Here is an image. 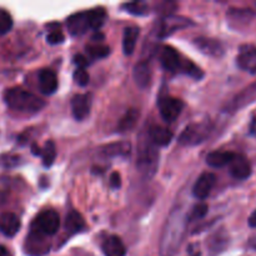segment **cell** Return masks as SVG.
I'll return each instance as SVG.
<instances>
[{
    "mask_svg": "<svg viewBox=\"0 0 256 256\" xmlns=\"http://www.w3.org/2000/svg\"><path fill=\"white\" fill-rule=\"evenodd\" d=\"M189 218L182 209H175L168 218L160 239V252L162 256H172L179 249L184 238Z\"/></svg>",
    "mask_w": 256,
    "mask_h": 256,
    "instance_id": "cell-1",
    "label": "cell"
},
{
    "mask_svg": "<svg viewBox=\"0 0 256 256\" xmlns=\"http://www.w3.org/2000/svg\"><path fill=\"white\" fill-rule=\"evenodd\" d=\"M4 102L10 109L20 112H38L45 106L42 98L22 88H10L5 92Z\"/></svg>",
    "mask_w": 256,
    "mask_h": 256,
    "instance_id": "cell-2",
    "label": "cell"
},
{
    "mask_svg": "<svg viewBox=\"0 0 256 256\" xmlns=\"http://www.w3.org/2000/svg\"><path fill=\"white\" fill-rule=\"evenodd\" d=\"M162 65L168 70L172 72H182L194 79L199 80L204 76V72L199 66L194 64L192 62L186 59H182L179 52L172 46L162 48V55H160Z\"/></svg>",
    "mask_w": 256,
    "mask_h": 256,
    "instance_id": "cell-3",
    "label": "cell"
},
{
    "mask_svg": "<svg viewBox=\"0 0 256 256\" xmlns=\"http://www.w3.org/2000/svg\"><path fill=\"white\" fill-rule=\"evenodd\" d=\"M138 170L145 179H150L156 172L159 165V152L156 150V145L150 140L148 135V140L142 142L138 152Z\"/></svg>",
    "mask_w": 256,
    "mask_h": 256,
    "instance_id": "cell-4",
    "label": "cell"
},
{
    "mask_svg": "<svg viewBox=\"0 0 256 256\" xmlns=\"http://www.w3.org/2000/svg\"><path fill=\"white\" fill-rule=\"evenodd\" d=\"M212 126L209 122H192L182 130L179 136V142L184 146H194L202 144L209 138Z\"/></svg>",
    "mask_w": 256,
    "mask_h": 256,
    "instance_id": "cell-5",
    "label": "cell"
},
{
    "mask_svg": "<svg viewBox=\"0 0 256 256\" xmlns=\"http://www.w3.org/2000/svg\"><path fill=\"white\" fill-rule=\"evenodd\" d=\"M60 218L54 210H44L35 218L32 230L44 236H52L59 230Z\"/></svg>",
    "mask_w": 256,
    "mask_h": 256,
    "instance_id": "cell-6",
    "label": "cell"
},
{
    "mask_svg": "<svg viewBox=\"0 0 256 256\" xmlns=\"http://www.w3.org/2000/svg\"><path fill=\"white\" fill-rule=\"evenodd\" d=\"M160 115L168 122H172L179 118L184 109V102L172 96H162L158 102Z\"/></svg>",
    "mask_w": 256,
    "mask_h": 256,
    "instance_id": "cell-7",
    "label": "cell"
},
{
    "mask_svg": "<svg viewBox=\"0 0 256 256\" xmlns=\"http://www.w3.org/2000/svg\"><path fill=\"white\" fill-rule=\"evenodd\" d=\"M66 25L69 32L74 36L82 35L92 28V18H90V10L82 12H75L70 15L66 19Z\"/></svg>",
    "mask_w": 256,
    "mask_h": 256,
    "instance_id": "cell-8",
    "label": "cell"
},
{
    "mask_svg": "<svg viewBox=\"0 0 256 256\" xmlns=\"http://www.w3.org/2000/svg\"><path fill=\"white\" fill-rule=\"evenodd\" d=\"M238 66L242 70H249L256 74V46L252 44H244L239 48L236 58Z\"/></svg>",
    "mask_w": 256,
    "mask_h": 256,
    "instance_id": "cell-9",
    "label": "cell"
},
{
    "mask_svg": "<svg viewBox=\"0 0 256 256\" xmlns=\"http://www.w3.org/2000/svg\"><path fill=\"white\" fill-rule=\"evenodd\" d=\"M194 45L200 52L209 55V56L220 58L225 52V48L222 42L218 39H212V38H196V39H194Z\"/></svg>",
    "mask_w": 256,
    "mask_h": 256,
    "instance_id": "cell-10",
    "label": "cell"
},
{
    "mask_svg": "<svg viewBox=\"0 0 256 256\" xmlns=\"http://www.w3.org/2000/svg\"><path fill=\"white\" fill-rule=\"evenodd\" d=\"M189 25H192V22H190V19H186V18L182 16H170L165 18L162 22H160L159 26V35L162 38L169 36L172 32H178L180 29H184V28H188Z\"/></svg>",
    "mask_w": 256,
    "mask_h": 256,
    "instance_id": "cell-11",
    "label": "cell"
},
{
    "mask_svg": "<svg viewBox=\"0 0 256 256\" xmlns=\"http://www.w3.org/2000/svg\"><path fill=\"white\" fill-rule=\"evenodd\" d=\"M229 172L235 179L245 180L252 175V165L244 155L235 154L234 159L229 164Z\"/></svg>",
    "mask_w": 256,
    "mask_h": 256,
    "instance_id": "cell-12",
    "label": "cell"
},
{
    "mask_svg": "<svg viewBox=\"0 0 256 256\" xmlns=\"http://www.w3.org/2000/svg\"><path fill=\"white\" fill-rule=\"evenodd\" d=\"M92 96L89 94H78L72 99V112L76 120H84L90 114Z\"/></svg>",
    "mask_w": 256,
    "mask_h": 256,
    "instance_id": "cell-13",
    "label": "cell"
},
{
    "mask_svg": "<svg viewBox=\"0 0 256 256\" xmlns=\"http://www.w3.org/2000/svg\"><path fill=\"white\" fill-rule=\"evenodd\" d=\"M215 182H216V176L212 172H202L195 182L192 192L198 199H205L212 192Z\"/></svg>",
    "mask_w": 256,
    "mask_h": 256,
    "instance_id": "cell-14",
    "label": "cell"
},
{
    "mask_svg": "<svg viewBox=\"0 0 256 256\" xmlns=\"http://www.w3.org/2000/svg\"><path fill=\"white\" fill-rule=\"evenodd\" d=\"M22 222L14 212H2L0 215V232L5 236L12 238L18 234Z\"/></svg>",
    "mask_w": 256,
    "mask_h": 256,
    "instance_id": "cell-15",
    "label": "cell"
},
{
    "mask_svg": "<svg viewBox=\"0 0 256 256\" xmlns=\"http://www.w3.org/2000/svg\"><path fill=\"white\" fill-rule=\"evenodd\" d=\"M254 18V12L250 9H230L228 12V22L234 29L246 26Z\"/></svg>",
    "mask_w": 256,
    "mask_h": 256,
    "instance_id": "cell-16",
    "label": "cell"
},
{
    "mask_svg": "<svg viewBox=\"0 0 256 256\" xmlns=\"http://www.w3.org/2000/svg\"><path fill=\"white\" fill-rule=\"evenodd\" d=\"M39 89L42 94L52 95L58 89V76L52 70L42 69L39 72Z\"/></svg>",
    "mask_w": 256,
    "mask_h": 256,
    "instance_id": "cell-17",
    "label": "cell"
},
{
    "mask_svg": "<svg viewBox=\"0 0 256 256\" xmlns=\"http://www.w3.org/2000/svg\"><path fill=\"white\" fill-rule=\"evenodd\" d=\"M102 249L105 256H125L126 254L124 242L119 236H115V235H110L102 242Z\"/></svg>",
    "mask_w": 256,
    "mask_h": 256,
    "instance_id": "cell-18",
    "label": "cell"
},
{
    "mask_svg": "<svg viewBox=\"0 0 256 256\" xmlns=\"http://www.w3.org/2000/svg\"><path fill=\"white\" fill-rule=\"evenodd\" d=\"M132 76H134L135 84L142 89H145L150 85L152 82V70H150L148 62H139L134 66L132 70Z\"/></svg>",
    "mask_w": 256,
    "mask_h": 256,
    "instance_id": "cell-19",
    "label": "cell"
},
{
    "mask_svg": "<svg viewBox=\"0 0 256 256\" xmlns=\"http://www.w3.org/2000/svg\"><path fill=\"white\" fill-rule=\"evenodd\" d=\"M149 138L156 146H166L172 142V130L162 126H152L149 132Z\"/></svg>",
    "mask_w": 256,
    "mask_h": 256,
    "instance_id": "cell-20",
    "label": "cell"
},
{
    "mask_svg": "<svg viewBox=\"0 0 256 256\" xmlns=\"http://www.w3.org/2000/svg\"><path fill=\"white\" fill-rule=\"evenodd\" d=\"M206 244H208V249H209L210 254L212 255L219 254V252H222L228 245L226 234H225L222 230H220V232H215V234H212V236L208 239Z\"/></svg>",
    "mask_w": 256,
    "mask_h": 256,
    "instance_id": "cell-21",
    "label": "cell"
},
{
    "mask_svg": "<svg viewBox=\"0 0 256 256\" xmlns=\"http://www.w3.org/2000/svg\"><path fill=\"white\" fill-rule=\"evenodd\" d=\"M234 155L235 152H212L206 156V164L212 168H222L232 162Z\"/></svg>",
    "mask_w": 256,
    "mask_h": 256,
    "instance_id": "cell-22",
    "label": "cell"
},
{
    "mask_svg": "<svg viewBox=\"0 0 256 256\" xmlns=\"http://www.w3.org/2000/svg\"><path fill=\"white\" fill-rule=\"evenodd\" d=\"M85 226V220L82 214H79L75 210H72L69 214L66 215V220H65V229L69 234H78L82 232Z\"/></svg>",
    "mask_w": 256,
    "mask_h": 256,
    "instance_id": "cell-23",
    "label": "cell"
},
{
    "mask_svg": "<svg viewBox=\"0 0 256 256\" xmlns=\"http://www.w3.org/2000/svg\"><path fill=\"white\" fill-rule=\"evenodd\" d=\"M138 36H139V29L136 26H129L125 29L124 36H122V50L125 55H132L136 45Z\"/></svg>",
    "mask_w": 256,
    "mask_h": 256,
    "instance_id": "cell-24",
    "label": "cell"
},
{
    "mask_svg": "<svg viewBox=\"0 0 256 256\" xmlns=\"http://www.w3.org/2000/svg\"><path fill=\"white\" fill-rule=\"evenodd\" d=\"M130 149H132V145L128 142H112V144L104 146L102 154L106 156H125V155L130 154Z\"/></svg>",
    "mask_w": 256,
    "mask_h": 256,
    "instance_id": "cell-25",
    "label": "cell"
},
{
    "mask_svg": "<svg viewBox=\"0 0 256 256\" xmlns=\"http://www.w3.org/2000/svg\"><path fill=\"white\" fill-rule=\"evenodd\" d=\"M138 119H139V112H138L136 109L128 110L126 114H125L124 116L120 119L118 128H119L120 132H130V130H132V128L136 125Z\"/></svg>",
    "mask_w": 256,
    "mask_h": 256,
    "instance_id": "cell-26",
    "label": "cell"
},
{
    "mask_svg": "<svg viewBox=\"0 0 256 256\" xmlns=\"http://www.w3.org/2000/svg\"><path fill=\"white\" fill-rule=\"evenodd\" d=\"M40 156H42L44 166L46 168L52 166L55 158H56V146H55L54 142H46L45 146L42 149V154H40Z\"/></svg>",
    "mask_w": 256,
    "mask_h": 256,
    "instance_id": "cell-27",
    "label": "cell"
},
{
    "mask_svg": "<svg viewBox=\"0 0 256 256\" xmlns=\"http://www.w3.org/2000/svg\"><path fill=\"white\" fill-rule=\"evenodd\" d=\"M90 18H92V29H100L106 19V12L102 8H96V9L90 10Z\"/></svg>",
    "mask_w": 256,
    "mask_h": 256,
    "instance_id": "cell-28",
    "label": "cell"
},
{
    "mask_svg": "<svg viewBox=\"0 0 256 256\" xmlns=\"http://www.w3.org/2000/svg\"><path fill=\"white\" fill-rule=\"evenodd\" d=\"M122 8H124V9H126V12H130V14L140 15V16L149 12V8H148V5L145 4V2H129V4L122 5Z\"/></svg>",
    "mask_w": 256,
    "mask_h": 256,
    "instance_id": "cell-29",
    "label": "cell"
},
{
    "mask_svg": "<svg viewBox=\"0 0 256 256\" xmlns=\"http://www.w3.org/2000/svg\"><path fill=\"white\" fill-rule=\"evenodd\" d=\"M88 52H89L92 58H95V59H102V58H105L109 55L110 48L106 46V45L96 42V44L88 46Z\"/></svg>",
    "mask_w": 256,
    "mask_h": 256,
    "instance_id": "cell-30",
    "label": "cell"
},
{
    "mask_svg": "<svg viewBox=\"0 0 256 256\" xmlns=\"http://www.w3.org/2000/svg\"><path fill=\"white\" fill-rule=\"evenodd\" d=\"M12 28V18L6 10L0 9V35L9 32Z\"/></svg>",
    "mask_w": 256,
    "mask_h": 256,
    "instance_id": "cell-31",
    "label": "cell"
},
{
    "mask_svg": "<svg viewBox=\"0 0 256 256\" xmlns=\"http://www.w3.org/2000/svg\"><path fill=\"white\" fill-rule=\"evenodd\" d=\"M74 80L79 86H86L89 84V74L84 68H76L74 72Z\"/></svg>",
    "mask_w": 256,
    "mask_h": 256,
    "instance_id": "cell-32",
    "label": "cell"
},
{
    "mask_svg": "<svg viewBox=\"0 0 256 256\" xmlns=\"http://www.w3.org/2000/svg\"><path fill=\"white\" fill-rule=\"evenodd\" d=\"M20 158L12 154H4L0 156V165L2 168H14L19 164Z\"/></svg>",
    "mask_w": 256,
    "mask_h": 256,
    "instance_id": "cell-33",
    "label": "cell"
},
{
    "mask_svg": "<svg viewBox=\"0 0 256 256\" xmlns=\"http://www.w3.org/2000/svg\"><path fill=\"white\" fill-rule=\"evenodd\" d=\"M46 42L52 45H58L62 44L64 42V34L60 29H54L52 32H49V34L46 35Z\"/></svg>",
    "mask_w": 256,
    "mask_h": 256,
    "instance_id": "cell-34",
    "label": "cell"
},
{
    "mask_svg": "<svg viewBox=\"0 0 256 256\" xmlns=\"http://www.w3.org/2000/svg\"><path fill=\"white\" fill-rule=\"evenodd\" d=\"M208 212V205L206 204H199L192 209V215H190V220H199L204 218Z\"/></svg>",
    "mask_w": 256,
    "mask_h": 256,
    "instance_id": "cell-35",
    "label": "cell"
},
{
    "mask_svg": "<svg viewBox=\"0 0 256 256\" xmlns=\"http://www.w3.org/2000/svg\"><path fill=\"white\" fill-rule=\"evenodd\" d=\"M110 185L114 189H118V188L122 186V178H120L119 172H112V176H110Z\"/></svg>",
    "mask_w": 256,
    "mask_h": 256,
    "instance_id": "cell-36",
    "label": "cell"
},
{
    "mask_svg": "<svg viewBox=\"0 0 256 256\" xmlns=\"http://www.w3.org/2000/svg\"><path fill=\"white\" fill-rule=\"evenodd\" d=\"M74 62L78 65V68H84V69H85V66L88 65L86 59H85L82 55H76V56L74 58Z\"/></svg>",
    "mask_w": 256,
    "mask_h": 256,
    "instance_id": "cell-37",
    "label": "cell"
},
{
    "mask_svg": "<svg viewBox=\"0 0 256 256\" xmlns=\"http://www.w3.org/2000/svg\"><path fill=\"white\" fill-rule=\"evenodd\" d=\"M249 225L252 228H256V210L249 216Z\"/></svg>",
    "mask_w": 256,
    "mask_h": 256,
    "instance_id": "cell-38",
    "label": "cell"
},
{
    "mask_svg": "<svg viewBox=\"0 0 256 256\" xmlns=\"http://www.w3.org/2000/svg\"><path fill=\"white\" fill-rule=\"evenodd\" d=\"M0 256H12V255L10 254V252L6 249V248L0 245Z\"/></svg>",
    "mask_w": 256,
    "mask_h": 256,
    "instance_id": "cell-39",
    "label": "cell"
},
{
    "mask_svg": "<svg viewBox=\"0 0 256 256\" xmlns=\"http://www.w3.org/2000/svg\"><path fill=\"white\" fill-rule=\"evenodd\" d=\"M249 245H250V246L252 248V249L256 250V236H255V238H252V239H250Z\"/></svg>",
    "mask_w": 256,
    "mask_h": 256,
    "instance_id": "cell-40",
    "label": "cell"
}]
</instances>
